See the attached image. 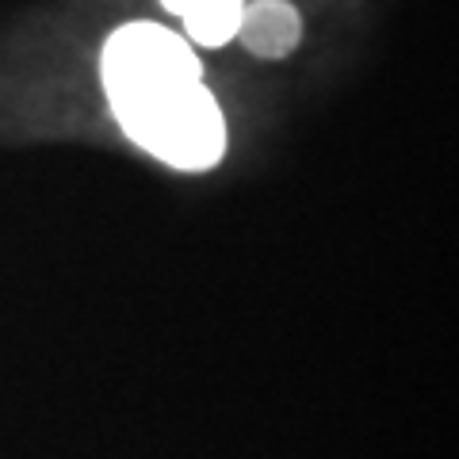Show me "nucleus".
Segmentation results:
<instances>
[{
    "label": "nucleus",
    "mask_w": 459,
    "mask_h": 459,
    "mask_svg": "<svg viewBox=\"0 0 459 459\" xmlns=\"http://www.w3.org/2000/svg\"><path fill=\"white\" fill-rule=\"evenodd\" d=\"M234 39H241V47L249 54L276 62V57H287L299 47L303 20H299V12L287 0H253V4L246 0Z\"/></svg>",
    "instance_id": "nucleus-2"
},
{
    "label": "nucleus",
    "mask_w": 459,
    "mask_h": 459,
    "mask_svg": "<svg viewBox=\"0 0 459 459\" xmlns=\"http://www.w3.org/2000/svg\"><path fill=\"white\" fill-rule=\"evenodd\" d=\"M169 12H177L199 47H222L234 39L246 0H161Z\"/></svg>",
    "instance_id": "nucleus-3"
},
{
    "label": "nucleus",
    "mask_w": 459,
    "mask_h": 459,
    "mask_svg": "<svg viewBox=\"0 0 459 459\" xmlns=\"http://www.w3.org/2000/svg\"><path fill=\"white\" fill-rule=\"evenodd\" d=\"M104 89L123 131L172 169L195 172L222 157L226 123L204 65L169 27L123 23L104 47Z\"/></svg>",
    "instance_id": "nucleus-1"
}]
</instances>
